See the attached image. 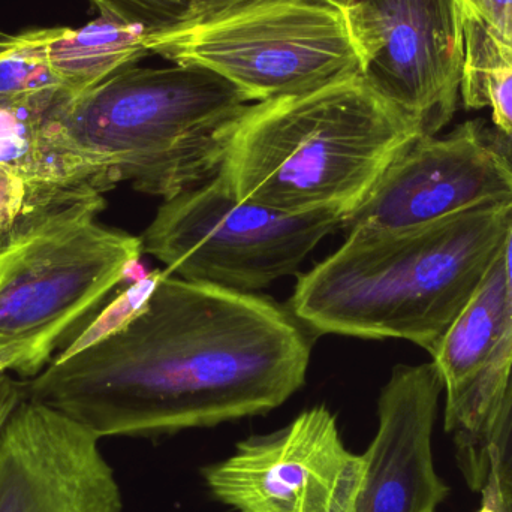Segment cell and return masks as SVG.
<instances>
[{
    "mask_svg": "<svg viewBox=\"0 0 512 512\" xmlns=\"http://www.w3.org/2000/svg\"><path fill=\"white\" fill-rule=\"evenodd\" d=\"M150 54L210 69L252 104L361 71L342 0H254L198 23L146 33Z\"/></svg>",
    "mask_w": 512,
    "mask_h": 512,
    "instance_id": "5",
    "label": "cell"
},
{
    "mask_svg": "<svg viewBox=\"0 0 512 512\" xmlns=\"http://www.w3.org/2000/svg\"><path fill=\"white\" fill-rule=\"evenodd\" d=\"M502 254L493 262L483 282L445 331L432 354L447 394L445 408L456 405L471 390L486 372L498 348L505 321V265Z\"/></svg>",
    "mask_w": 512,
    "mask_h": 512,
    "instance_id": "13",
    "label": "cell"
},
{
    "mask_svg": "<svg viewBox=\"0 0 512 512\" xmlns=\"http://www.w3.org/2000/svg\"><path fill=\"white\" fill-rule=\"evenodd\" d=\"M512 203L396 234H346L301 274L289 312L316 334L402 339L435 352L504 251Z\"/></svg>",
    "mask_w": 512,
    "mask_h": 512,
    "instance_id": "2",
    "label": "cell"
},
{
    "mask_svg": "<svg viewBox=\"0 0 512 512\" xmlns=\"http://www.w3.org/2000/svg\"><path fill=\"white\" fill-rule=\"evenodd\" d=\"M363 466V454L343 444L336 415L319 405L276 432L240 441L201 477L234 512H355Z\"/></svg>",
    "mask_w": 512,
    "mask_h": 512,
    "instance_id": "8",
    "label": "cell"
},
{
    "mask_svg": "<svg viewBox=\"0 0 512 512\" xmlns=\"http://www.w3.org/2000/svg\"><path fill=\"white\" fill-rule=\"evenodd\" d=\"M14 248V234L5 237V239H0V280H2L6 268H8L9 261H11L12 254H14Z\"/></svg>",
    "mask_w": 512,
    "mask_h": 512,
    "instance_id": "25",
    "label": "cell"
},
{
    "mask_svg": "<svg viewBox=\"0 0 512 512\" xmlns=\"http://www.w3.org/2000/svg\"><path fill=\"white\" fill-rule=\"evenodd\" d=\"M162 274L164 271L155 270L152 273H147L138 282L126 286L104 309H101L95 318L90 319L87 325H84L51 361L59 363V361L68 360V358L83 352L84 349L90 348V346L107 339L111 334L122 330L149 300Z\"/></svg>",
    "mask_w": 512,
    "mask_h": 512,
    "instance_id": "19",
    "label": "cell"
},
{
    "mask_svg": "<svg viewBox=\"0 0 512 512\" xmlns=\"http://www.w3.org/2000/svg\"><path fill=\"white\" fill-rule=\"evenodd\" d=\"M478 492L483 496V505L478 512H512V502L507 501L501 495L492 477H487L484 480L483 486Z\"/></svg>",
    "mask_w": 512,
    "mask_h": 512,
    "instance_id": "23",
    "label": "cell"
},
{
    "mask_svg": "<svg viewBox=\"0 0 512 512\" xmlns=\"http://www.w3.org/2000/svg\"><path fill=\"white\" fill-rule=\"evenodd\" d=\"M345 9L364 77L435 137L462 84L460 0H346Z\"/></svg>",
    "mask_w": 512,
    "mask_h": 512,
    "instance_id": "9",
    "label": "cell"
},
{
    "mask_svg": "<svg viewBox=\"0 0 512 512\" xmlns=\"http://www.w3.org/2000/svg\"><path fill=\"white\" fill-rule=\"evenodd\" d=\"M251 104L201 66H131L81 95L63 96L57 117L119 182L165 201L219 173Z\"/></svg>",
    "mask_w": 512,
    "mask_h": 512,
    "instance_id": "4",
    "label": "cell"
},
{
    "mask_svg": "<svg viewBox=\"0 0 512 512\" xmlns=\"http://www.w3.org/2000/svg\"><path fill=\"white\" fill-rule=\"evenodd\" d=\"M342 2H346V0H342Z\"/></svg>",
    "mask_w": 512,
    "mask_h": 512,
    "instance_id": "26",
    "label": "cell"
},
{
    "mask_svg": "<svg viewBox=\"0 0 512 512\" xmlns=\"http://www.w3.org/2000/svg\"><path fill=\"white\" fill-rule=\"evenodd\" d=\"M462 11L463 102L468 108L492 107L493 128L512 135V45L463 6Z\"/></svg>",
    "mask_w": 512,
    "mask_h": 512,
    "instance_id": "15",
    "label": "cell"
},
{
    "mask_svg": "<svg viewBox=\"0 0 512 512\" xmlns=\"http://www.w3.org/2000/svg\"><path fill=\"white\" fill-rule=\"evenodd\" d=\"M444 391L435 363L394 367L378 400V430L363 453L355 512H436L450 487L433 462L432 436Z\"/></svg>",
    "mask_w": 512,
    "mask_h": 512,
    "instance_id": "12",
    "label": "cell"
},
{
    "mask_svg": "<svg viewBox=\"0 0 512 512\" xmlns=\"http://www.w3.org/2000/svg\"><path fill=\"white\" fill-rule=\"evenodd\" d=\"M104 209V197L83 198L14 231V254L0 280V334L57 322L77 327L117 286L131 282L143 255L140 237L98 224Z\"/></svg>",
    "mask_w": 512,
    "mask_h": 512,
    "instance_id": "7",
    "label": "cell"
},
{
    "mask_svg": "<svg viewBox=\"0 0 512 512\" xmlns=\"http://www.w3.org/2000/svg\"><path fill=\"white\" fill-rule=\"evenodd\" d=\"M24 396H26L24 382L12 378L11 373L0 375V430Z\"/></svg>",
    "mask_w": 512,
    "mask_h": 512,
    "instance_id": "22",
    "label": "cell"
},
{
    "mask_svg": "<svg viewBox=\"0 0 512 512\" xmlns=\"http://www.w3.org/2000/svg\"><path fill=\"white\" fill-rule=\"evenodd\" d=\"M303 328L267 298L165 271L122 330L50 361L24 390L99 439L210 429L267 414L303 387Z\"/></svg>",
    "mask_w": 512,
    "mask_h": 512,
    "instance_id": "1",
    "label": "cell"
},
{
    "mask_svg": "<svg viewBox=\"0 0 512 512\" xmlns=\"http://www.w3.org/2000/svg\"><path fill=\"white\" fill-rule=\"evenodd\" d=\"M343 218L243 203L218 173L165 200L140 237L141 249L182 279L252 294L294 274L325 237L342 230Z\"/></svg>",
    "mask_w": 512,
    "mask_h": 512,
    "instance_id": "6",
    "label": "cell"
},
{
    "mask_svg": "<svg viewBox=\"0 0 512 512\" xmlns=\"http://www.w3.org/2000/svg\"><path fill=\"white\" fill-rule=\"evenodd\" d=\"M457 460L474 492L492 477L501 495L512 502V361L483 429L474 441L457 448Z\"/></svg>",
    "mask_w": 512,
    "mask_h": 512,
    "instance_id": "17",
    "label": "cell"
},
{
    "mask_svg": "<svg viewBox=\"0 0 512 512\" xmlns=\"http://www.w3.org/2000/svg\"><path fill=\"white\" fill-rule=\"evenodd\" d=\"M512 203V174L472 120L445 137H420L390 162L343 218L346 234L418 230L490 204Z\"/></svg>",
    "mask_w": 512,
    "mask_h": 512,
    "instance_id": "10",
    "label": "cell"
},
{
    "mask_svg": "<svg viewBox=\"0 0 512 512\" xmlns=\"http://www.w3.org/2000/svg\"><path fill=\"white\" fill-rule=\"evenodd\" d=\"M146 33L102 15L78 29L51 27L48 65L63 92L78 96L150 54Z\"/></svg>",
    "mask_w": 512,
    "mask_h": 512,
    "instance_id": "14",
    "label": "cell"
},
{
    "mask_svg": "<svg viewBox=\"0 0 512 512\" xmlns=\"http://www.w3.org/2000/svg\"><path fill=\"white\" fill-rule=\"evenodd\" d=\"M420 126L358 71L249 105L219 173L243 203L351 213Z\"/></svg>",
    "mask_w": 512,
    "mask_h": 512,
    "instance_id": "3",
    "label": "cell"
},
{
    "mask_svg": "<svg viewBox=\"0 0 512 512\" xmlns=\"http://www.w3.org/2000/svg\"><path fill=\"white\" fill-rule=\"evenodd\" d=\"M505 321L498 348L486 372L451 408H445V430L454 433L457 448L469 444L483 429L504 385L512 361V224L504 246Z\"/></svg>",
    "mask_w": 512,
    "mask_h": 512,
    "instance_id": "16",
    "label": "cell"
},
{
    "mask_svg": "<svg viewBox=\"0 0 512 512\" xmlns=\"http://www.w3.org/2000/svg\"><path fill=\"white\" fill-rule=\"evenodd\" d=\"M99 441L24 396L0 430V512H122V490Z\"/></svg>",
    "mask_w": 512,
    "mask_h": 512,
    "instance_id": "11",
    "label": "cell"
},
{
    "mask_svg": "<svg viewBox=\"0 0 512 512\" xmlns=\"http://www.w3.org/2000/svg\"><path fill=\"white\" fill-rule=\"evenodd\" d=\"M486 138L493 152L512 174V135H505L495 128H486Z\"/></svg>",
    "mask_w": 512,
    "mask_h": 512,
    "instance_id": "24",
    "label": "cell"
},
{
    "mask_svg": "<svg viewBox=\"0 0 512 512\" xmlns=\"http://www.w3.org/2000/svg\"><path fill=\"white\" fill-rule=\"evenodd\" d=\"M493 33L512 45V0H460Z\"/></svg>",
    "mask_w": 512,
    "mask_h": 512,
    "instance_id": "21",
    "label": "cell"
},
{
    "mask_svg": "<svg viewBox=\"0 0 512 512\" xmlns=\"http://www.w3.org/2000/svg\"><path fill=\"white\" fill-rule=\"evenodd\" d=\"M33 216L36 213L29 189L20 177L0 165V239L11 236Z\"/></svg>",
    "mask_w": 512,
    "mask_h": 512,
    "instance_id": "20",
    "label": "cell"
},
{
    "mask_svg": "<svg viewBox=\"0 0 512 512\" xmlns=\"http://www.w3.org/2000/svg\"><path fill=\"white\" fill-rule=\"evenodd\" d=\"M102 17L141 27L147 33L170 32L254 0H89Z\"/></svg>",
    "mask_w": 512,
    "mask_h": 512,
    "instance_id": "18",
    "label": "cell"
}]
</instances>
